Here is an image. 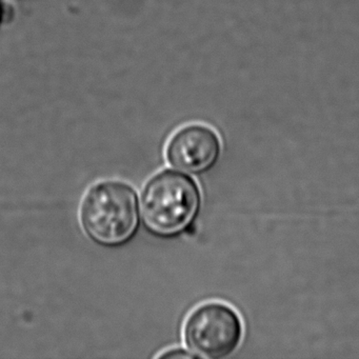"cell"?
Here are the masks:
<instances>
[{"mask_svg": "<svg viewBox=\"0 0 359 359\" xmlns=\"http://www.w3.org/2000/svg\"><path fill=\"white\" fill-rule=\"evenodd\" d=\"M137 194L130 184L104 180L89 189L79 205V222L88 237L102 247L130 243L140 228Z\"/></svg>", "mask_w": 359, "mask_h": 359, "instance_id": "1", "label": "cell"}, {"mask_svg": "<svg viewBox=\"0 0 359 359\" xmlns=\"http://www.w3.org/2000/svg\"><path fill=\"white\" fill-rule=\"evenodd\" d=\"M201 207L198 184L173 170L159 172L142 190V222L151 234L161 238L186 232L196 220Z\"/></svg>", "mask_w": 359, "mask_h": 359, "instance_id": "2", "label": "cell"}, {"mask_svg": "<svg viewBox=\"0 0 359 359\" xmlns=\"http://www.w3.org/2000/svg\"><path fill=\"white\" fill-rule=\"evenodd\" d=\"M243 325L238 313L219 302H205L192 311L184 327L187 346L195 357L230 356L241 344Z\"/></svg>", "mask_w": 359, "mask_h": 359, "instance_id": "3", "label": "cell"}, {"mask_svg": "<svg viewBox=\"0 0 359 359\" xmlns=\"http://www.w3.org/2000/svg\"><path fill=\"white\" fill-rule=\"evenodd\" d=\"M220 153L219 135L203 123L180 128L165 147V157L172 167L196 175L210 171L219 159Z\"/></svg>", "mask_w": 359, "mask_h": 359, "instance_id": "4", "label": "cell"}, {"mask_svg": "<svg viewBox=\"0 0 359 359\" xmlns=\"http://www.w3.org/2000/svg\"><path fill=\"white\" fill-rule=\"evenodd\" d=\"M159 358H195L194 355L184 348H172L167 352L161 353Z\"/></svg>", "mask_w": 359, "mask_h": 359, "instance_id": "5", "label": "cell"}]
</instances>
